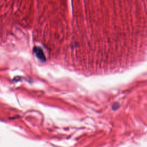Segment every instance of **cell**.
<instances>
[{
	"instance_id": "6da1fadb",
	"label": "cell",
	"mask_w": 147,
	"mask_h": 147,
	"mask_svg": "<svg viewBox=\"0 0 147 147\" xmlns=\"http://www.w3.org/2000/svg\"><path fill=\"white\" fill-rule=\"evenodd\" d=\"M34 52L36 54V56L41 60H44L45 59V57H44V53L42 51V50L39 48V47H35L34 48Z\"/></svg>"
}]
</instances>
